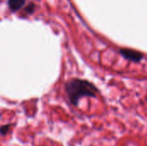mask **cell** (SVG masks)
<instances>
[{
	"label": "cell",
	"instance_id": "cell-1",
	"mask_svg": "<svg viewBox=\"0 0 147 146\" xmlns=\"http://www.w3.org/2000/svg\"><path fill=\"white\" fill-rule=\"evenodd\" d=\"M65 93L69 101L74 106H78L83 97H95L99 92L98 89L90 81L81 78H71L65 85Z\"/></svg>",
	"mask_w": 147,
	"mask_h": 146
},
{
	"label": "cell",
	"instance_id": "cell-2",
	"mask_svg": "<svg viewBox=\"0 0 147 146\" xmlns=\"http://www.w3.org/2000/svg\"><path fill=\"white\" fill-rule=\"evenodd\" d=\"M120 53L124 59L132 62H136V63L140 62L144 58V55L141 52L133 50V49H128V48H121L120 50Z\"/></svg>",
	"mask_w": 147,
	"mask_h": 146
},
{
	"label": "cell",
	"instance_id": "cell-3",
	"mask_svg": "<svg viewBox=\"0 0 147 146\" xmlns=\"http://www.w3.org/2000/svg\"><path fill=\"white\" fill-rule=\"evenodd\" d=\"M25 3V0H8V4L12 11L18 10Z\"/></svg>",
	"mask_w": 147,
	"mask_h": 146
},
{
	"label": "cell",
	"instance_id": "cell-4",
	"mask_svg": "<svg viewBox=\"0 0 147 146\" xmlns=\"http://www.w3.org/2000/svg\"><path fill=\"white\" fill-rule=\"evenodd\" d=\"M11 126H12V124H7V125L2 126V127H1V133H2V135L3 136L6 135L9 132Z\"/></svg>",
	"mask_w": 147,
	"mask_h": 146
},
{
	"label": "cell",
	"instance_id": "cell-5",
	"mask_svg": "<svg viewBox=\"0 0 147 146\" xmlns=\"http://www.w3.org/2000/svg\"><path fill=\"white\" fill-rule=\"evenodd\" d=\"M146 101H147V96H146Z\"/></svg>",
	"mask_w": 147,
	"mask_h": 146
}]
</instances>
